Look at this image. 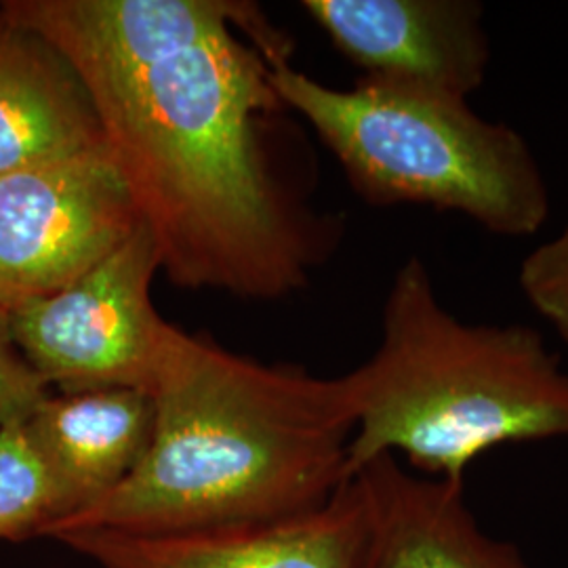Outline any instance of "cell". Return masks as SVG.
<instances>
[{
  "instance_id": "5bb4252c",
  "label": "cell",
  "mask_w": 568,
  "mask_h": 568,
  "mask_svg": "<svg viewBox=\"0 0 568 568\" xmlns=\"http://www.w3.org/2000/svg\"><path fill=\"white\" fill-rule=\"evenodd\" d=\"M518 286L530 307L568 345V222L523 260Z\"/></svg>"
},
{
  "instance_id": "6da1fadb",
  "label": "cell",
  "mask_w": 568,
  "mask_h": 568,
  "mask_svg": "<svg viewBox=\"0 0 568 568\" xmlns=\"http://www.w3.org/2000/svg\"><path fill=\"white\" fill-rule=\"evenodd\" d=\"M288 51L260 13L138 70L81 81L178 286L276 300L302 288L328 251L335 225L284 196L255 138L257 116L284 108L267 55Z\"/></svg>"
},
{
  "instance_id": "8992f818",
  "label": "cell",
  "mask_w": 568,
  "mask_h": 568,
  "mask_svg": "<svg viewBox=\"0 0 568 568\" xmlns=\"http://www.w3.org/2000/svg\"><path fill=\"white\" fill-rule=\"evenodd\" d=\"M142 225L103 148L0 178V310L58 293Z\"/></svg>"
},
{
  "instance_id": "9a60e30c",
  "label": "cell",
  "mask_w": 568,
  "mask_h": 568,
  "mask_svg": "<svg viewBox=\"0 0 568 568\" xmlns=\"http://www.w3.org/2000/svg\"><path fill=\"white\" fill-rule=\"evenodd\" d=\"M49 394L11 335L9 312L0 310V429L26 422Z\"/></svg>"
},
{
  "instance_id": "9c48e42d",
  "label": "cell",
  "mask_w": 568,
  "mask_h": 568,
  "mask_svg": "<svg viewBox=\"0 0 568 568\" xmlns=\"http://www.w3.org/2000/svg\"><path fill=\"white\" fill-rule=\"evenodd\" d=\"M363 523L352 568H530L478 527L464 480L417 476L394 455L349 474Z\"/></svg>"
},
{
  "instance_id": "277c9868",
  "label": "cell",
  "mask_w": 568,
  "mask_h": 568,
  "mask_svg": "<svg viewBox=\"0 0 568 568\" xmlns=\"http://www.w3.org/2000/svg\"><path fill=\"white\" fill-rule=\"evenodd\" d=\"M295 110L373 204L455 213L506 239H527L549 215L541 164L520 131L480 116L469 100L379 79L328 87L288 61L270 70Z\"/></svg>"
},
{
  "instance_id": "7c38bea8",
  "label": "cell",
  "mask_w": 568,
  "mask_h": 568,
  "mask_svg": "<svg viewBox=\"0 0 568 568\" xmlns=\"http://www.w3.org/2000/svg\"><path fill=\"white\" fill-rule=\"evenodd\" d=\"M103 145L95 108L68 63L0 18V178Z\"/></svg>"
},
{
  "instance_id": "4fadbf2b",
  "label": "cell",
  "mask_w": 568,
  "mask_h": 568,
  "mask_svg": "<svg viewBox=\"0 0 568 568\" xmlns=\"http://www.w3.org/2000/svg\"><path fill=\"white\" fill-rule=\"evenodd\" d=\"M63 514L60 493L26 422L0 429V541L42 537Z\"/></svg>"
},
{
  "instance_id": "52a82bcc",
  "label": "cell",
  "mask_w": 568,
  "mask_h": 568,
  "mask_svg": "<svg viewBox=\"0 0 568 568\" xmlns=\"http://www.w3.org/2000/svg\"><path fill=\"white\" fill-rule=\"evenodd\" d=\"M305 13L368 79L469 100L493 47L476 0H304Z\"/></svg>"
},
{
  "instance_id": "5b68a950",
  "label": "cell",
  "mask_w": 568,
  "mask_h": 568,
  "mask_svg": "<svg viewBox=\"0 0 568 568\" xmlns=\"http://www.w3.org/2000/svg\"><path fill=\"white\" fill-rule=\"evenodd\" d=\"M161 270L152 234H135L77 283L9 312L23 358L61 392L129 387L150 394L173 325L154 310Z\"/></svg>"
},
{
  "instance_id": "30bf717a",
  "label": "cell",
  "mask_w": 568,
  "mask_h": 568,
  "mask_svg": "<svg viewBox=\"0 0 568 568\" xmlns=\"http://www.w3.org/2000/svg\"><path fill=\"white\" fill-rule=\"evenodd\" d=\"M232 0H9L0 18L49 44L79 81L131 72L201 41L225 23L257 18Z\"/></svg>"
},
{
  "instance_id": "8fae6325",
  "label": "cell",
  "mask_w": 568,
  "mask_h": 568,
  "mask_svg": "<svg viewBox=\"0 0 568 568\" xmlns=\"http://www.w3.org/2000/svg\"><path fill=\"white\" fill-rule=\"evenodd\" d=\"M154 419L152 396L129 387L61 392L42 400L26 429L60 493V520L95 506L140 467Z\"/></svg>"
},
{
  "instance_id": "3957f363",
  "label": "cell",
  "mask_w": 568,
  "mask_h": 568,
  "mask_svg": "<svg viewBox=\"0 0 568 568\" xmlns=\"http://www.w3.org/2000/svg\"><path fill=\"white\" fill-rule=\"evenodd\" d=\"M356 415L345 478L382 455L464 480L493 448L568 443V373L532 326L466 323L419 257L398 267L373 356L345 375Z\"/></svg>"
},
{
  "instance_id": "7a4b0ae2",
  "label": "cell",
  "mask_w": 568,
  "mask_h": 568,
  "mask_svg": "<svg viewBox=\"0 0 568 568\" xmlns=\"http://www.w3.org/2000/svg\"><path fill=\"white\" fill-rule=\"evenodd\" d=\"M140 467L42 537L180 532L281 520L342 487L356 427L344 377L267 366L173 326Z\"/></svg>"
},
{
  "instance_id": "ba28073f",
  "label": "cell",
  "mask_w": 568,
  "mask_h": 568,
  "mask_svg": "<svg viewBox=\"0 0 568 568\" xmlns=\"http://www.w3.org/2000/svg\"><path fill=\"white\" fill-rule=\"evenodd\" d=\"M363 509L352 478L321 508L281 520L180 532L79 530L55 541L98 568H352Z\"/></svg>"
}]
</instances>
